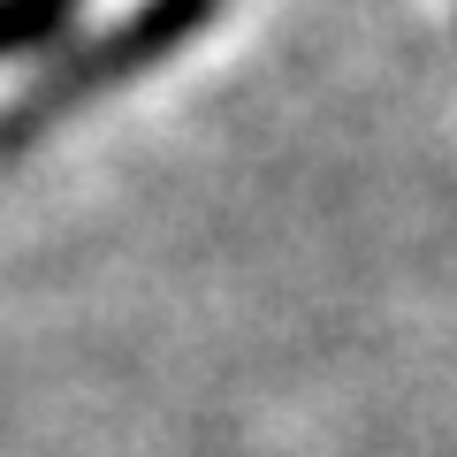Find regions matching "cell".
Instances as JSON below:
<instances>
[{
    "instance_id": "6da1fadb",
    "label": "cell",
    "mask_w": 457,
    "mask_h": 457,
    "mask_svg": "<svg viewBox=\"0 0 457 457\" xmlns=\"http://www.w3.org/2000/svg\"><path fill=\"white\" fill-rule=\"evenodd\" d=\"M213 16H221V0H137L130 16H114L107 31L69 38V46L46 54L38 77L0 107V161L31 153L62 114L84 107V99L114 92V84H137V77H153L161 62H176L191 38L213 31Z\"/></svg>"
},
{
    "instance_id": "7a4b0ae2",
    "label": "cell",
    "mask_w": 457,
    "mask_h": 457,
    "mask_svg": "<svg viewBox=\"0 0 457 457\" xmlns=\"http://www.w3.org/2000/svg\"><path fill=\"white\" fill-rule=\"evenodd\" d=\"M84 0H0V62H38L77 38Z\"/></svg>"
}]
</instances>
